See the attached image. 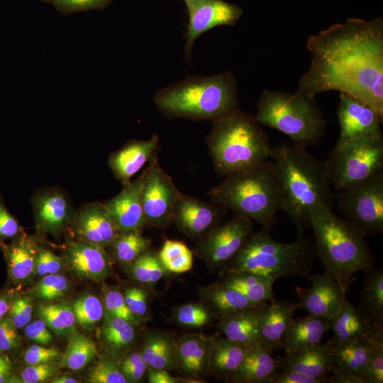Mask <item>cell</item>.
<instances>
[{
	"instance_id": "obj_1",
	"label": "cell",
	"mask_w": 383,
	"mask_h": 383,
	"mask_svg": "<svg viewBox=\"0 0 383 383\" xmlns=\"http://www.w3.org/2000/svg\"><path fill=\"white\" fill-rule=\"evenodd\" d=\"M312 58L299 82L310 98L336 90L372 107L383 121V18H348L311 35Z\"/></svg>"
},
{
	"instance_id": "obj_2",
	"label": "cell",
	"mask_w": 383,
	"mask_h": 383,
	"mask_svg": "<svg viewBox=\"0 0 383 383\" xmlns=\"http://www.w3.org/2000/svg\"><path fill=\"white\" fill-rule=\"evenodd\" d=\"M296 144L272 148L270 165L277 183L281 210L288 216L301 238L310 226L311 213L321 206L332 209L333 193L324 162Z\"/></svg>"
},
{
	"instance_id": "obj_3",
	"label": "cell",
	"mask_w": 383,
	"mask_h": 383,
	"mask_svg": "<svg viewBox=\"0 0 383 383\" xmlns=\"http://www.w3.org/2000/svg\"><path fill=\"white\" fill-rule=\"evenodd\" d=\"M310 226L323 266L347 294L354 275L374 267V256L366 236L327 206H321L311 213Z\"/></svg>"
},
{
	"instance_id": "obj_4",
	"label": "cell",
	"mask_w": 383,
	"mask_h": 383,
	"mask_svg": "<svg viewBox=\"0 0 383 383\" xmlns=\"http://www.w3.org/2000/svg\"><path fill=\"white\" fill-rule=\"evenodd\" d=\"M211 122L206 143L218 175L226 177L270 159L272 147L255 117L238 108Z\"/></svg>"
},
{
	"instance_id": "obj_5",
	"label": "cell",
	"mask_w": 383,
	"mask_h": 383,
	"mask_svg": "<svg viewBox=\"0 0 383 383\" xmlns=\"http://www.w3.org/2000/svg\"><path fill=\"white\" fill-rule=\"evenodd\" d=\"M153 100L165 117L196 121H213L239 108L236 80L231 72L189 77L159 90Z\"/></svg>"
},
{
	"instance_id": "obj_6",
	"label": "cell",
	"mask_w": 383,
	"mask_h": 383,
	"mask_svg": "<svg viewBox=\"0 0 383 383\" xmlns=\"http://www.w3.org/2000/svg\"><path fill=\"white\" fill-rule=\"evenodd\" d=\"M211 201L270 231L281 211V199L270 162L226 177L209 192Z\"/></svg>"
},
{
	"instance_id": "obj_7",
	"label": "cell",
	"mask_w": 383,
	"mask_h": 383,
	"mask_svg": "<svg viewBox=\"0 0 383 383\" xmlns=\"http://www.w3.org/2000/svg\"><path fill=\"white\" fill-rule=\"evenodd\" d=\"M313 262V251L306 237L289 243L275 241L269 231L252 232L236 255L224 267L228 274L248 272L276 280L299 275L308 278Z\"/></svg>"
},
{
	"instance_id": "obj_8",
	"label": "cell",
	"mask_w": 383,
	"mask_h": 383,
	"mask_svg": "<svg viewBox=\"0 0 383 383\" xmlns=\"http://www.w3.org/2000/svg\"><path fill=\"white\" fill-rule=\"evenodd\" d=\"M255 118L260 125L276 129L306 148L321 138L326 126L315 98L299 91L264 90L257 103Z\"/></svg>"
},
{
	"instance_id": "obj_9",
	"label": "cell",
	"mask_w": 383,
	"mask_h": 383,
	"mask_svg": "<svg viewBox=\"0 0 383 383\" xmlns=\"http://www.w3.org/2000/svg\"><path fill=\"white\" fill-rule=\"evenodd\" d=\"M331 186L340 191L383 170V137L334 146L324 161Z\"/></svg>"
},
{
	"instance_id": "obj_10",
	"label": "cell",
	"mask_w": 383,
	"mask_h": 383,
	"mask_svg": "<svg viewBox=\"0 0 383 383\" xmlns=\"http://www.w3.org/2000/svg\"><path fill=\"white\" fill-rule=\"evenodd\" d=\"M336 196L345 219L366 237L383 233V170Z\"/></svg>"
},
{
	"instance_id": "obj_11",
	"label": "cell",
	"mask_w": 383,
	"mask_h": 383,
	"mask_svg": "<svg viewBox=\"0 0 383 383\" xmlns=\"http://www.w3.org/2000/svg\"><path fill=\"white\" fill-rule=\"evenodd\" d=\"M141 204L145 223L163 228L172 223L176 203L181 194L157 157L143 172Z\"/></svg>"
},
{
	"instance_id": "obj_12",
	"label": "cell",
	"mask_w": 383,
	"mask_h": 383,
	"mask_svg": "<svg viewBox=\"0 0 383 383\" xmlns=\"http://www.w3.org/2000/svg\"><path fill=\"white\" fill-rule=\"evenodd\" d=\"M254 225L248 218L234 213L229 221L201 238L194 252L211 267L225 266L243 246L253 232Z\"/></svg>"
},
{
	"instance_id": "obj_13",
	"label": "cell",
	"mask_w": 383,
	"mask_h": 383,
	"mask_svg": "<svg viewBox=\"0 0 383 383\" xmlns=\"http://www.w3.org/2000/svg\"><path fill=\"white\" fill-rule=\"evenodd\" d=\"M189 14L184 56L190 60L195 40L202 33L221 26H234L243 15L240 6L224 0H183Z\"/></svg>"
},
{
	"instance_id": "obj_14",
	"label": "cell",
	"mask_w": 383,
	"mask_h": 383,
	"mask_svg": "<svg viewBox=\"0 0 383 383\" xmlns=\"http://www.w3.org/2000/svg\"><path fill=\"white\" fill-rule=\"evenodd\" d=\"M337 108L340 135L335 146L341 147L360 139L381 137L382 120L369 105L340 92Z\"/></svg>"
},
{
	"instance_id": "obj_15",
	"label": "cell",
	"mask_w": 383,
	"mask_h": 383,
	"mask_svg": "<svg viewBox=\"0 0 383 383\" xmlns=\"http://www.w3.org/2000/svg\"><path fill=\"white\" fill-rule=\"evenodd\" d=\"M227 209L181 193L173 213L172 223L190 239L199 240L220 224Z\"/></svg>"
},
{
	"instance_id": "obj_16",
	"label": "cell",
	"mask_w": 383,
	"mask_h": 383,
	"mask_svg": "<svg viewBox=\"0 0 383 383\" xmlns=\"http://www.w3.org/2000/svg\"><path fill=\"white\" fill-rule=\"evenodd\" d=\"M310 287H296L295 291L300 301L299 309L309 314L330 320L341 308L346 300V293L328 271L323 274L309 275Z\"/></svg>"
},
{
	"instance_id": "obj_17",
	"label": "cell",
	"mask_w": 383,
	"mask_h": 383,
	"mask_svg": "<svg viewBox=\"0 0 383 383\" xmlns=\"http://www.w3.org/2000/svg\"><path fill=\"white\" fill-rule=\"evenodd\" d=\"M31 205L37 228L54 235L69 226L75 212L69 197L57 187L36 191L32 196Z\"/></svg>"
},
{
	"instance_id": "obj_18",
	"label": "cell",
	"mask_w": 383,
	"mask_h": 383,
	"mask_svg": "<svg viewBox=\"0 0 383 383\" xmlns=\"http://www.w3.org/2000/svg\"><path fill=\"white\" fill-rule=\"evenodd\" d=\"M77 240L106 248L120 233L104 203L84 204L75 211L69 224Z\"/></svg>"
},
{
	"instance_id": "obj_19",
	"label": "cell",
	"mask_w": 383,
	"mask_h": 383,
	"mask_svg": "<svg viewBox=\"0 0 383 383\" xmlns=\"http://www.w3.org/2000/svg\"><path fill=\"white\" fill-rule=\"evenodd\" d=\"M62 258L69 270L83 279L101 281L109 275L112 267L105 248L83 240L68 243Z\"/></svg>"
},
{
	"instance_id": "obj_20",
	"label": "cell",
	"mask_w": 383,
	"mask_h": 383,
	"mask_svg": "<svg viewBox=\"0 0 383 383\" xmlns=\"http://www.w3.org/2000/svg\"><path fill=\"white\" fill-rule=\"evenodd\" d=\"M159 136L149 140H131L109 156L108 165L115 177L125 185L145 165L157 157Z\"/></svg>"
},
{
	"instance_id": "obj_21",
	"label": "cell",
	"mask_w": 383,
	"mask_h": 383,
	"mask_svg": "<svg viewBox=\"0 0 383 383\" xmlns=\"http://www.w3.org/2000/svg\"><path fill=\"white\" fill-rule=\"evenodd\" d=\"M143 174L123 185L121 191L104 202L111 219L120 232L140 230L145 225L141 204Z\"/></svg>"
},
{
	"instance_id": "obj_22",
	"label": "cell",
	"mask_w": 383,
	"mask_h": 383,
	"mask_svg": "<svg viewBox=\"0 0 383 383\" xmlns=\"http://www.w3.org/2000/svg\"><path fill=\"white\" fill-rule=\"evenodd\" d=\"M279 369L296 370L314 376H328L336 366V349L332 340L278 358Z\"/></svg>"
},
{
	"instance_id": "obj_23",
	"label": "cell",
	"mask_w": 383,
	"mask_h": 383,
	"mask_svg": "<svg viewBox=\"0 0 383 383\" xmlns=\"http://www.w3.org/2000/svg\"><path fill=\"white\" fill-rule=\"evenodd\" d=\"M265 303L262 309L260 333L262 345L270 350L282 349L286 332L293 314L299 309L298 303L274 299Z\"/></svg>"
},
{
	"instance_id": "obj_24",
	"label": "cell",
	"mask_w": 383,
	"mask_h": 383,
	"mask_svg": "<svg viewBox=\"0 0 383 383\" xmlns=\"http://www.w3.org/2000/svg\"><path fill=\"white\" fill-rule=\"evenodd\" d=\"M329 321L330 330L333 334L331 340L335 348L357 339L372 337L377 330L360 309L347 299Z\"/></svg>"
},
{
	"instance_id": "obj_25",
	"label": "cell",
	"mask_w": 383,
	"mask_h": 383,
	"mask_svg": "<svg viewBox=\"0 0 383 383\" xmlns=\"http://www.w3.org/2000/svg\"><path fill=\"white\" fill-rule=\"evenodd\" d=\"M265 304L222 317L218 325L219 331L228 340L244 347L262 345L260 321Z\"/></svg>"
},
{
	"instance_id": "obj_26",
	"label": "cell",
	"mask_w": 383,
	"mask_h": 383,
	"mask_svg": "<svg viewBox=\"0 0 383 383\" xmlns=\"http://www.w3.org/2000/svg\"><path fill=\"white\" fill-rule=\"evenodd\" d=\"M328 330L330 321L324 317L309 314L293 319L284 338L282 349L286 355H291L316 346Z\"/></svg>"
},
{
	"instance_id": "obj_27",
	"label": "cell",
	"mask_w": 383,
	"mask_h": 383,
	"mask_svg": "<svg viewBox=\"0 0 383 383\" xmlns=\"http://www.w3.org/2000/svg\"><path fill=\"white\" fill-rule=\"evenodd\" d=\"M264 345L248 348L244 360L231 382L235 383H271L279 370L278 359Z\"/></svg>"
},
{
	"instance_id": "obj_28",
	"label": "cell",
	"mask_w": 383,
	"mask_h": 383,
	"mask_svg": "<svg viewBox=\"0 0 383 383\" xmlns=\"http://www.w3.org/2000/svg\"><path fill=\"white\" fill-rule=\"evenodd\" d=\"M213 340H209L200 334L182 337L177 342V366L190 376L203 375L209 369Z\"/></svg>"
},
{
	"instance_id": "obj_29",
	"label": "cell",
	"mask_w": 383,
	"mask_h": 383,
	"mask_svg": "<svg viewBox=\"0 0 383 383\" xmlns=\"http://www.w3.org/2000/svg\"><path fill=\"white\" fill-rule=\"evenodd\" d=\"M7 263L9 278L19 282L28 278L35 271L38 254L35 241L20 234L9 245L0 243Z\"/></svg>"
},
{
	"instance_id": "obj_30",
	"label": "cell",
	"mask_w": 383,
	"mask_h": 383,
	"mask_svg": "<svg viewBox=\"0 0 383 383\" xmlns=\"http://www.w3.org/2000/svg\"><path fill=\"white\" fill-rule=\"evenodd\" d=\"M359 309L376 329L383 328V270L372 267L365 272Z\"/></svg>"
},
{
	"instance_id": "obj_31",
	"label": "cell",
	"mask_w": 383,
	"mask_h": 383,
	"mask_svg": "<svg viewBox=\"0 0 383 383\" xmlns=\"http://www.w3.org/2000/svg\"><path fill=\"white\" fill-rule=\"evenodd\" d=\"M274 279L269 277L248 272H238L227 274L221 283L243 294L250 302L261 305L274 299Z\"/></svg>"
},
{
	"instance_id": "obj_32",
	"label": "cell",
	"mask_w": 383,
	"mask_h": 383,
	"mask_svg": "<svg viewBox=\"0 0 383 383\" xmlns=\"http://www.w3.org/2000/svg\"><path fill=\"white\" fill-rule=\"evenodd\" d=\"M247 349L226 338L213 340L209 369L214 374L231 381L244 360Z\"/></svg>"
},
{
	"instance_id": "obj_33",
	"label": "cell",
	"mask_w": 383,
	"mask_h": 383,
	"mask_svg": "<svg viewBox=\"0 0 383 383\" xmlns=\"http://www.w3.org/2000/svg\"><path fill=\"white\" fill-rule=\"evenodd\" d=\"M176 349L177 342L169 335L151 332L145 339L140 354L148 367L168 371L177 367Z\"/></svg>"
},
{
	"instance_id": "obj_34",
	"label": "cell",
	"mask_w": 383,
	"mask_h": 383,
	"mask_svg": "<svg viewBox=\"0 0 383 383\" xmlns=\"http://www.w3.org/2000/svg\"><path fill=\"white\" fill-rule=\"evenodd\" d=\"M376 332L372 337L357 339L335 348L337 366L362 377L374 346Z\"/></svg>"
},
{
	"instance_id": "obj_35",
	"label": "cell",
	"mask_w": 383,
	"mask_h": 383,
	"mask_svg": "<svg viewBox=\"0 0 383 383\" xmlns=\"http://www.w3.org/2000/svg\"><path fill=\"white\" fill-rule=\"evenodd\" d=\"M205 297L221 318L260 306L252 304L240 292L222 283L208 289Z\"/></svg>"
},
{
	"instance_id": "obj_36",
	"label": "cell",
	"mask_w": 383,
	"mask_h": 383,
	"mask_svg": "<svg viewBox=\"0 0 383 383\" xmlns=\"http://www.w3.org/2000/svg\"><path fill=\"white\" fill-rule=\"evenodd\" d=\"M103 316L102 340L110 351L118 354L133 342L135 331L133 324L106 311Z\"/></svg>"
},
{
	"instance_id": "obj_37",
	"label": "cell",
	"mask_w": 383,
	"mask_h": 383,
	"mask_svg": "<svg viewBox=\"0 0 383 383\" xmlns=\"http://www.w3.org/2000/svg\"><path fill=\"white\" fill-rule=\"evenodd\" d=\"M96 345L92 340L74 331L62 355L60 365L71 370H80L96 355Z\"/></svg>"
},
{
	"instance_id": "obj_38",
	"label": "cell",
	"mask_w": 383,
	"mask_h": 383,
	"mask_svg": "<svg viewBox=\"0 0 383 383\" xmlns=\"http://www.w3.org/2000/svg\"><path fill=\"white\" fill-rule=\"evenodd\" d=\"M150 240L140 230L120 232L107 246L111 248L114 258L123 264H131L140 254L149 249Z\"/></svg>"
},
{
	"instance_id": "obj_39",
	"label": "cell",
	"mask_w": 383,
	"mask_h": 383,
	"mask_svg": "<svg viewBox=\"0 0 383 383\" xmlns=\"http://www.w3.org/2000/svg\"><path fill=\"white\" fill-rule=\"evenodd\" d=\"M38 316L58 335L70 337L74 331L75 317L72 306L67 303L41 304Z\"/></svg>"
},
{
	"instance_id": "obj_40",
	"label": "cell",
	"mask_w": 383,
	"mask_h": 383,
	"mask_svg": "<svg viewBox=\"0 0 383 383\" xmlns=\"http://www.w3.org/2000/svg\"><path fill=\"white\" fill-rule=\"evenodd\" d=\"M167 271L181 274L189 271L193 265V252L182 242L166 240L158 253Z\"/></svg>"
},
{
	"instance_id": "obj_41",
	"label": "cell",
	"mask_w": 383,
	"mask_h": 383,
	"mask_svg": "<svg viewBox=\"0 0 383 383\" xmlns=\"http://www.w3.org/2000/svg\"><path fill=\"white\" fill-rule=\"evenodd\" d=\"M130 270L134 279L147 284L157 282L167 271L158 254L149 249L140 254L131 264Z\"/></svg>"
},
{
	"instance_id": "obj_42",
	"label": "cell",
	"mask_w": 383,
	"mask_h": 383,
	"mask_svg": "<svg viewBox=\"0 0 383 383\" xmlns=\"http://www.w3.org/2000/svg\"><path fill=\"white\" fill-rule=\"evenodd\" d=\"M72 306L75 321L84 328H91L104 316L103 305L94 295L87 294L77 298Z\"/></svg>"
},
{
	"instance_id": "obj_43",
	"label": "cell",
	"mask_w": 383,
	"mask_h": 383,
	"mask_svg": "<svg viewBox=\"0 0 383 383\" xmlns=\"http://www.w3.org/2000/svg\"><path fill=\"white\" fill-rule=\"evenodd\" d=\"M362 377L365 383L383 382V328L376 332L374 346Z\"/></svg>"
},
{
	"instance_id": "obj_44",
	"label": "cell",
	"mask_w": 383,
	"mask_h": 383,
	"mask_svg": "<svg viewBox=\"0 0 383 383\" xmlns=\"http://www.w3.org/2000/svg\"><path fill=\"white\" fill-rule=\"evenodd\" d=\"M67 278L57 274H46L36 284L33 289L35 297L52 300L62 296L68 289Z\"/></svg>"
},
{
	"instance_id": "obj_45",
	"label": "cell",
	"mask_w": 383,
	"mask_h": 383,
	"mask_svg": "<svg viewBox=\"0 0 383 383\" xmlns=\"http://www.w3.org/2000/svg\"><path fill=\"white\" fill-rule=\"evenodd\" d=\"M211 313L199 304L182 305L175 313V319L178 323L192 328L204 326L211 320Z\"/></svg>"
},
{
	"instance_id": "obj_46",
	"label": "cell",
	"mask_w": 383,
	"mask_h": 383,
	"mask_svg": "<svg viewBox=\"0 0 383 383\" xmlns=\"http://www.w3.org/2000/svg\"><path fill=\"white\" fill-rule=\"evenodd\" d=\"M87 381L91 383H126L118 365L109 360L98 361L90 370Z\"/></svg>"
},
{
	"instance_id": "obj_47",
	"label": "cell",
	"mask_w": 383,
	"mask_h": 383,
	"mask_svg": "<svg viewBox=\"0 0 383 383\" xmlns=\"http://www.w3.org/2000/svg\"><path fill=\"white\" fill-rule=\"evenodd\" d=\"M52 5L57 11L64 14L85 11L93 9H101L109 5L113 0H41Z\"/></svg>"
},
{
	"instance_id": "obj_48",
	"label": "cell",
	"mask_w": 383,
	"mask_h": 383,
	"mask_svg": "<svg viewBox=\"0 0 383 383\" xmlns=\"http://www.w3.org/2000/svg\"><path fill=\"white\" fill-rule=\"evenodd\" d=\"M106 311L120 317L133 325L138 323V319L128 309L123 295L117 290L107 292L104 297Z\"/></svg>"
},
{
	"instance_id": "obj_49",
	"label": "cell",
	"mask_w": 383,
	"mask_h": 383,
	"mask_svg": "<svg viewBox=\"0 0 383 383\" xmlns=\"http://www.w3.org/2000/svg\"><path fill=\"white\" fill-rule=\"evenodd\" d=\"M120 372L127 382H139L148 370V365L140 353H132L126 355L118 365Z\"/></svg>"
},
{
	"instance_id": "obj_50",
	"label": "cell",
	"mask_w": 383,
	"mask_h": 383,
	"mask_svg": "<svg viewBox=\"0 0 383 383\" xmlns=\"http://www.w3.org/2000/svg\"><path fill=\"white\" fill-rule=\"evenodd\" d=\"M9 313V318L17 329L25 327L29 323L33 313L30 297L24 296L13 299L10 304Z\"/></svg>"
},
{
	"instance_id": "obj_51",
	"label": "cell",
	"mask_w": 383,
	"mask_h": 383,
	"mask_svg": "<svg viewBox=\"0 0 383 383\" xmlns=\"http://www.w3.org/2000/svg\"><path fill=\"white\" fill-rule=\"evenodd\" d=\"M62 258L57 256L50 250L38 246V254L35 262V271L38 274H57L63 265Z\"/></svg>"
},
{
	"instance_id": "obj_52",
	"label": "cell",
	"mask_w": 383,
	"mask_h": 383,
	"mask_svg": "<svg viewBox=\"0 0 383 383\" xmlns=\"http://www.w3.org/2000/svg\"><path fill=\"white\" fill-rule=\"evenodd\" d=\"M271 383H331L328 376L314 377L292 370L279 369Z\"/></svg>"
},
{
	"instance_id": "obj_53",
	"label": "cell",
	"mask_w": 383,
	"mask_h": 383,
	"mask_svg": "<svg viewBox=\"0 0 383 383\" xmlns=\"http://www.w3.org/2000/svg\"><path fill=\"white\" fill-rule=\"evenodd\" d=\"M125 302L130 311L137 318L143 316L148 311L146 292L140 287H131L126 289Z\"/></svg>"
},
{
	"instance_id": "obj_54",
	"label": "cell",
	"mask_w": 383,
	"mask_h": 383,
	"mask_svg": "<svg viewBox=\"0 0 383 383\" xmlns=\"http://www.w3.org/2000/svg\"><path fill=\"white\" fill-rule=\"evenodd\" d=\"M21 233L16 218L9 212L0 194V243L4 240L16 238Z\"/></svg>"
},
{
	"instance_id": "obj_55",
	"label": "cell",
	"mask_w": 383,
	"mask_h": 383,
	"mask_svg": "<svg viewBox=\"0 0 383 383\" xmlns=\"http://www.w3.org/2000/svg\"><path fill=\"white\" fill-rule=\"evenodd\" d=\"M55 368L49 362L28 365L21 372V377L23 382L38 383L51 377Z\"/></svg>"
},
{
	"instance_id": "obj_56",
	"label": "cell",
	"mask_w": 383,
	"mask_h": 383,
	"mask_svg": "<svg viewBox=\"0 0 383 383\" xmlns=\"http://www.w3.org/2000/svg\"><path fill=\"white\" fill-rule=\"evenodd\" d=\"M60 356L55 348H46L38 345L30 346L24 353L23 360L28 365L50 362Z\"/></svg>"
},
{
	"instance_id": "obj_57",
	"label": "cell",
	"mask_w": 383,
	"mask_h": 383,
	"mask_svg": "<svg viewBox=\"0 0 383 383\" xmlns=\"http://www.w3.org/2000/svg\"><path fill=\"white\" fill-rule=\"evenodd\" d=\"M17 328L9 317L0 320V351H9L18 345Z\"/></svg>"
},
{
	"instance_id": "obj_58",
	"label": "cell",
	"mask_w": 383,
	"mask_h": 383,
	"mask_svg": "<svg viewBox=\"0 0 383 383\" xmlns=\"http://www.w3.org/2000/svg\"><path fill=\"white\" fill-rule=\"evenodd\" d=\"M25 327V335L31 340L43 345H47L52 342V336L43 320H36Z\"/></svg>"
},
{
	"instance_id": "obj_59",
	"label": "cell",
	"mask_w": 383,
	"mask_h": 383,
	"mask_svg": "<svg viewBox=\"0 0 383 383\" xmlns=\"http://www.w3.org/2000/svg\"><path fill=\"white\" fill-rule=\"evenodd\" d=\"M329 377L331 383H365L362 377L348 373L337 365L329 374Z\"/></svg>"
},
{
	"instance_id": "obj_60",
	"label": "cell",
	"mask_w": 383,
	"mask_h": 383,
	"mask_svg": "<svg viewBox=\"0 0 383 383\" xmlns=\"http://www.w3.org/2000/svg\"><path fill=\"white\" fill-rule=\"evenodd\" d=\"M148 379L150 383H177L179 379L171 376L167 370L148 368Z\"/></svg>"
},
{
	"instance_id": "obj_61",
	"label": "cell",
	"mask_w": 383,
	"mask_h": 383,
	"mask_svg": "<svg viewBox=\"0 0 383 383\" xmlns=\"http://www.w3.org/2000/svg\"><path fill=\"white\" fill-rule=\"evenodd\" d=\"M11 364L9 360L4 356H0V383L4 382L10 374Z\"/></svg>"
},
{
	"instance_id": "obj_62",
	"label": "cell",
	"mask_w": 383,
	"mask_h": 383,
	"mask_svg": "<svg viewBox=\"0 0 383 383\" xmlns=\"http://www.w3.org/2000/svg\"><path fill=\"white\" fill-rule=\"evenodd\" d=\"M11 301L7 296L0 295V320L9 312Z\"/></svg>"
},
{
	"instance_id": "obj_63",
	"label": "cell",
	"mask_w": 383,
	"mask_h": 383,
	"mask_svg": "<svg viewBox=\"0 0 383 383\" xmlns=\"http://www.w3.org/2000/svg\"><path fill=\"white\" fill-rule=\"evenodd\" d=\"M52 382L53 383H77L78 382L75 378L70 377L67 376H62L54 379Z\"/></svg>"
}]
</instances>
